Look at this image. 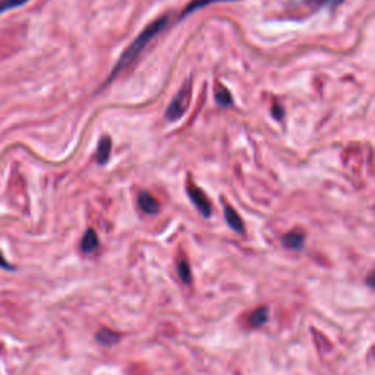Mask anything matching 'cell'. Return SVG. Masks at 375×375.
Listing matches in <instances>:
<instances>
[{"instance_id":"cell-1","label":"cell","mask_w":375,"mask_h":375,"mask_svg":"<svg viewBox=\"0 0 375 375\" xmlns=\"http://www.w3.org/2000/svg\"><path fill=\"white\" fill-rule=\"evenodd\" d=\"M167 23H169V16H161L159 19H156L154 22L149 23L148 27H145V28L142 30V33L138 35L137 38L131 43V46L128 47L125 52L122 53V56H120V59H119L117 63H116V66H114L113 70L110 72V75H109V78H107V82H110L112 80H114L120 72H123L129 65H132V62L142 53V50L149 44V41H151L156 35H159L160 33L167 27ZM107 82H106V84H107Z\"/></svg>"},{"instance_id":"cell-2","label":"cell","mask_w":375,"mask_h":375,"mask_svg":"<svg viewBox=\"0 0 375 375\" xmlns=\"http://www.w3.org/2000/svg\"><path fill=\"white\" fill-rule=\"evenodd\" d=\"M191 100V81H186V84L179 90V92L174 95L173 102L166 110V119L169 122H176L182 117Z\"/></svg>"},{"instance_id":"cell-3","label":"cell","mask_w":375,"mask_h":375,"mask_svg":"<svg viewBox=\"0 0 375 375\" xmlns=\"http://www.w3.org/2000/svg\"><path fill=\"white\" fill-rule=\"evenodd\" d=\"M186 191H188V195H189V198H191L193 205L196 207V210L204 217L211 216V204H210L208 198L205 196V193L192 182L188 183Z\"/></svg>"},{"instance_id":"cell-4","label":"cell","mask_w":375,"mask_h":375,"mask_svg":"<svg viewBox=\"0 0 375 375\" xmlns=\"http://www.w3.org/2000/svg\"><path fill=\"white\" fill-rule=\"evenodd\" d=\"M292 5L295 6H302V8H307V9H319V8H336L341 5L344 0H290Z\"/></svg>"},{"instance_id":"cell-5","label":"cell","mask_w":375,"mask_h":375,"mask_svg":"<svg viewBox=\"0 0 375 375\" xmlns=\"http://www.w3.org/2000/svg\"><path fill=\"white\" fill-rule=\"evenodd\" d=\"M138 205L147 214H156V213H159V203L148 192H141L138 195Z\"/></svg>"},{"instance_id":"cell-6","label":"cell","mask_w":375,"mask_h":375,"mask_svg":"<svg viewBox=\"0 0 375 375\" xmlns=\"http://www.w3.org/2000/svg\"><path fill=\"white\" fill-rule=\"evenodd\" d=\"M224 217H226V221H228L229 226L233 229L235 232H239V233L245 232V226H243L242 218L230 205H224Z\"/></svg>"},{"instance_id":"cell-7","label":"cell","mask_w":375,"mask_h":375,"mask_svg":"<svg viewBox=\"0 0 375 375\" xmlns=\"http://www.w3.org/2000/svg\"><path fill=\"white\" fill-rule=\"evenodd\" d=\"M98 245H100V240H98V236H97L95 230L88 229L85 232L82 240H81V249L84 251V252H87V254H90V252H94V251L97 249Z\"/></svg>"},{"instance_id":"cell-8","label":"cell","mask_w":375,"mask_h":375,"mask_svg":"<svg viewBox=\"0 0 375 375\" xmlns=\"http://www.w3.org/2000/svg\"><path fill=\"white\" fill-rule=\"evenodd\" d=\"M304 242H305V236H304V233H301V232H289L287 235H284L283 238L284 246L289 248V249L295 251L302 249Z\"/></svg>"},{"instance_id":"cell-9","label":"cell","mask_w":375,"mask_h":375,"mask_svg":"<svg viewBox=\"0 0 375 375\" xmlns=\"http://www.w3.org/2000/svg\"><path fill=\"white\" fill-rule=\"evenodd\" d=\"M120 340V334L116 333L113 330L103 329L97 333V341L103 346H113Z\"/></svg>"},{"instance_id":"cell-10","label":"cell","mask_w":375,"mask_h":375,"mask_svg":"<svg viewBox=\"0 0 375 375\" xmlns=\"http://www.w3.org/2000/svg\"><path fill=\"white\" fill-rule=\"evenodd\" d=\"M112 154V139L109 137H103L98 142V151H97V160L100 164L107 163V160Z\"/></svg>"},{"instance_id":"cell-11","label":"cell","mask_w":375,"mask_h":375,"mask_svg":"<svg viewBox=\"0 0 375 375\" xmlns=\"http://www.w3.org/2000/svg\"><path fill=\"white\" fill-rule=\"evenodd\" d=\"M268 321V308L261 307L255 309L249 317V324L252 327H261Z\"/></svg>"},{"instance_id":"cell-12","label":"cell","mask_w":375,"mask_h":375,"mask_svg":"<svg viewBox=\"0 0 375 375\" xmlns=\"http://www.w3.org/2000/svg\"><path fill=\"white\" fill-rule=\"evenodd\" d=\"M216 2H232V0H192V2H189L188 6L185 8V11L182 12L181 18H185V16H188L189 13L196 12L198 9L205 8V6H208V5H211V3H216Z\"/></svg>"},{"instance_id":"cell-13","label":"cell","mask_w":375,"mask_h":375,"mask_svg":"<svg viewBox=\"0 0 375 375\" xmlns=\"http://www.w3.org/2000/svg\"><path fill=\"white\" fill-rule=\"evenodd\" d=\"M178 273L179 277L183 283L189 284L192 280V273H191V267H189V262L186 261L185 258H179L178 261Z\"/></svg>"},{"instance_id":"cell-14","label":"cell","mask_w":375,"mask_h":375,"mask_svg":"<svg viewBox=\"0 0 375 375\" xmlns=\"http://www.w3.org/2000/svg\"><path fill=\"white\" fill-rule=\"evenodd\" d=\"M216 102L220 104V106H230L232 104V95H230V92L224 88V87H221V85H218L216 90Z\"/></svg>"},{"instance_id":"cell-15","label":"cell","mask_w":375,"mask_h":375,"mask_svg":"<svg viewBox=\"0 0 375 375\" xmlns=\"http://www.w3.org/2000/svg\"><path fill=\"white\" fill-rule=\"evenodd\" d=\"M28 0H2L0 2V13L6 11H11L13 8H19L23 3H27Z\"/></svg>"},{"instance_id":"cell-16","label":"cell","mask_w":375,"mask_h":375,"mask_svg":"<svg viewBox=\"0 0 375 375\" xmlns=\"http://www.w3.org/2000/svg\"><path fill=\"white\" fill-rule=\"evenodd\" d=\"M0 268H3V270H9V271L13 270V267H12L11 264L6 261V258L2 255V252H0Z\"/></svg>"},{"instance_id":"cell-17","label":"cell","mask_w":375,"mask_h":375,"mask_svg":"<svg viewBox=\"0 0 375 375\" xmlns=\"http://www.w3.org/2000/svg\"><path fill=\"white\" fill-rule=\"evenodd\" d=\"M366 284H368L369 287H374L375 289V270H372L371 273L368 274V277H366Z\"/></svg>"},{"instance_id":"cell-18","label":"cell","mask_w":375,"mask_h":375,"mask_svg":"<svg viewBox=\"0 0 375 375\" xmlns=\"http://www.w3.org/2000/svg\"><path fill=\"white\" fill-rule=\"evenodd\" d=\"M280 112L283 113V110H282V109H280L279 106H274V107H273V114L276 116V117H277V119H280V117L283 116V114H280Z\"/></svg>"}]
</instances>
